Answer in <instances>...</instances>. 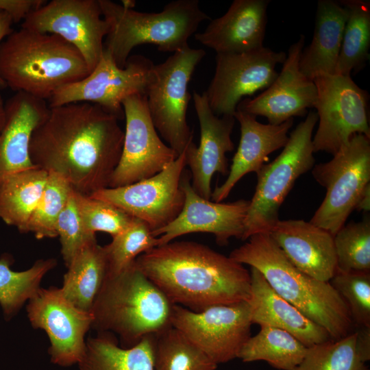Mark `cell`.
<instances>
[{"label": "cell", "mask_w": 370, "mask_h": 370, "mask_svg": "<svg viewBox=\"0 0 370 370\" xmlns=\"http://www.w3.org/2000/svg\"><path fill=\"white\" fill-rule=\"evenodd\" d=\"M118 120L88 102L49 107L31 138L32 162L61 176L82 194L108 188L123 145Z\"/></svg>", "instance_id": "obj_1"}, {"label": "cell", "mask_w": 370, "mask_h": 370, "mask_svg": "<svg viewBox=\"0 0 370 370\" xmlns=\"http://www.w3.org/2000/svg\"><path fill=\"white\" fill-rule=\"evenodd\" d=\"M135 264L171 304L194 312L251 297L250 271L201 243L171 241L140 254Z\"/></svg>", "instance_id": "obj_2"}, {"label": "cell", "mask_w": 370, "mask_h": 370, "mask_svg": "<svg viewBox=\"0 0 370 370\" xmlns=\"http://www.w3.org/2000/svg\"><path fill=\"white\" fill-rule=\"evenodd\" d=\"M256 269L270 286L308 319L323 328L332 339L354 331L345 302L329 282L303 273L287 258L269 232L258 233L229 256Z\"/></svg>", "instance_id": "obj_3"}, {"label": "cell", "mask_w": 370, "mask_h": 370, "mask_svg": "<svg viewBox=\"0 0 370 370\" xmlns=\"http://www.w3.org/2000/svg\"><path fill=\"white\" fill-rule=\"evenodd\" d=\"M89 73L81 53L56 34L21 27L0 44V78L16 92L46 101Z\"/></svg>", "instance_id": "obj_4"}, {"label": "cell", "mask_w": 370, "mask_h": 370, "mask_svg": "<svg viewBox=\"0 0 370 370\" xmlns=\"http://www.w3.org/2000/svg\"><path fill=\"white\" fill-rule=\"evenodd\" d=\"M172 306L134 261L116 274L106 275L92 307L91 328L117 334L121 347H131L171 326Z\"/></svg>", "instance_id": "obj_5"}, {"label": "cell", "mask_w": 370, "mask_h": 370, "mask_svg": "<svg viewBox=\"0 0 370 370\" xmlns=\"http://www.w3.org/2000/svg\"><path fill=\"white\" fill-rule=\"evenodd\" d=\"M99 2L109 27L104 49L121 68L140 45L153 44L162 52L182 49L199 24L210 19L198 0L173 1L160 12H138L110 0Z\"/></svg>", "instance_id": "obj_6"}, {"label": "cell", "mask_w": 370, "mask_h": 370, "mask_svg": "<svg viewBox=\"0 0 370 370\" xmlns=\"http://www.w3.org/2000/svg\"><path fill=\"white\" fill-rule=\"evenodd\" d=\"M317 122L316 112H309L291 132L278 157L256 173L257 184L249 201L242 241L271 231L280 220V208L296 180L314 166L312 140Z\"/></svg>", "instance_id": "obj_7"}, {"label": "cell", "mask_w": 370, "mask_h": 370, "mask_svg": "<svg viewBox=\"0 0 370 370\" xmlns=\"http://www.w3.org/2000/svg\"><path fill=\"white\" fill-rule=\"evenodd\" d=\"M205 55V50L188 45L163 62L154 64L153 79L147 90L153 124L177 156L193 141V133L186 120L191 99L188 86Z\"/></svg>", "instance_id": "obj_8"}, {"label": "cell", "mask_w": 370, "mask_h": 370, "mask_svg": "<svg viewBox=\"0 0 370 370\" xmlns=\"http://www.w3.org/2000/svg\"><path fill=\"white\" fill-rule=\"evenodd\" d=\"M325 197L310 222L334 236L370 184V138L356 134L328 162L312 169Z\"/></svg>", "instance_id": "obj_9"}, {"label": "cell", "mask_w": 370, "mask_h": 370, "mask_svg": "<svg viewBox=\"0 0 370 370\" xmlns=\"http://www.w3.org/2000/svg\"><path fill=\"white\" fill-rule=\"evenodd\" d=\"M154 64L141 55L130 56L119 67L103 49L96 66L84 79L56 90L49 106L88 102L99 106L119 119L124 118L123 101L135 95H145L153 79Z\"/></svg>", "instance_id": "obj_10"}, {"label": "cell", "mask_w": 370, "mask_h": 370, "mask_svg": "<svg viewBox=\"0 0 370 370\" xmlns=\"http://www.w3.org/2000/svg\"><path fill=\"white\" fill-rule=\"evenodd\" d=\"M317 97L319 125L312 138L314 153L332 156L356 134L370 138L367 117L368 94L351 76L325 75L313 79Z\"/></svg>", "instance_id": "obj_11"}, {"label": "cell", "mask_w": 370, "mask_h": 370, "mask_svg": "<svg viewBox=\"0 0 370 370\" xmlns=\"http://www.w3.org/2000/svg\"><path fill=\"white\" fill-rule=\"evenodd\" d=\"M171 323L217 365L238 357L253 324L247 301L214 305L200 312L173 305Z\"/></svg>", "instance_id": "obj_12"}, {"label": "cell", "mask_w": 370, "mask_h": 370, "mask_svg": "<svg viewBox=\"0 0 370 370\" xmlns=\"http://www.w3.org/2000/svg\"><path fill=\"white\" fill-rule=\"evenodd\" d=\"M186 166L184 150L152 177L126 186L105 188L90 196L143 221L153 232L170 223L181 212L184 203L181 180Z\"/></svg>", "instance_id": "obj_13"}, {"label": "cell", "mask_w": 370, "mask_h": 370, "mask_svg": "<svg viewBox=\"0 0 370 370\" xmlns=\"http://www.w3.org/2000/svg\"><path fill=\"white\" fill-rule=\"evenodd\" d=\"M287 54L267 47L241 53H217L214 76L205 93L219 116H234L243 97L267 89L277 77L275 67Z\"/></svg>", "instance_id": "obj_14"}, {"label": "cell", "mask_w": 370, "mask_h": 370, "mask_svg": "<svg viewBox=\"0 0 370 370\" xmlns=\"http://www.w3.org/2000/svg\"><path fill=\"white\" fill-rule=\"evenodd\" d=\"M21 27L59 36L84 57L90 72L99 62L109 27L99 0H52L29 14Z\"/></svg>", "instance_id": "obj_15"}, {"label": "cell", "mask_w": 370, "mask_h": 370, "mask_svg": "<svg viewBox=\"0 0 370 370\" xmlns=\"http://www.w3.org/2000/svg\"><path fill=\"white\" fill-rule=\"evenodd\" d=\"M122 106L125 119L123 145L109 188L152 177L177 158L158 136L149 115L145 95L131 96L123 101Z\"/></svg>", "instance_id": "obj_16"}, {"label": "cell", "mask_w": 370, "mask_h": 370, "mask_svg": "<svg viewBox=\"0 0 370 370\" xmlns=\"http://www.w3.org/2000/svg\"><path fill=\"white\" fill-rule=\"evenodd\" d=\"M28 319L35 329L47 334L48 352L52 363L71 367L81 362L86 352L85 335L91 328L93 316L74 306L60 288H40L29 299Z\"/></svg>", "instance_id": "obj_17"}, {"label": "cell", "mask_w": 370, "mask_h": 370, "mask_svg": "<svg viewBox=\"0 0 370 370\" xmlns=\"http://www.w3.org/2000/svg\"><path fill=\"white\" fill-rule=\"evenodd\" d=\"M181 186L184 194L181 212L170 223L152 232L158 238V246L195 232L213 234L221 246L227 245L232 238L242 240L249 200L222 203L206 199L193 188L186 170L182 175Z\"/></svg>", "instance_id": "obj_18"}, {"label": "cell", "mask_w": 370, "mask_h": 370, "mask_svg": "<svg viewBox=\"0 0 370 370\" xmlns=\"http://www.w3.org/2000/svg\"><path fill=\"white\" fill-rule=\"evenodd\" d=\"M305 36L290 46L282 68L273 82L254 98H245L236 110L251 115L263 116L269 124L280 125L293 116H304L307 109L314 108L317 88L313 81L299 69V59Z\"/></svg>", "instance_id": "obj_19"}, {"label": "cell", "mask_w": 370, "mask_h": 370, "mask_svg": "<svg viewBox=\"0 0 370 370\" xmlns=\"http://www.w3.org/2000/svg\"><path fill=\"white\" fill-rule=\"evenodd\" d=\"M193 98L199 122L200 141L198 147L193 141L188 145L186 162L190 170L193 188L201 197L210 200L213 175L228 173L226 153L234 148L231 135L236 119L234 116H217L204 92L195 91Z\"/></svg>", "instance_id": "obj_20"}, {"label": "cell", "mask_w": 370, "mask_h": 370, "mask_svg": "<svg viewBox=\"0 0 370 370\" xmlns=\"http://www.w3.org/2000/svg\"><path fill=\"white\" fill-rule=\"evenodd\" d=\"M291 262L309 276L330 282L337 271L334 236L301 219L279 220L269 232Z\"/></svg>", "instance_id": "obj_21"}, {"label": "cell", "mask_w": 370, "mask_h": 370, "mask_svg": "<svg viewBox=\"0 0 370 370\" xmlns=\"http://www.w3.org/2000/svg\"><path fill=\"white\" fill-rule=\"evenodd\" d=\"M269 0H234L195 38L217 53H241L263 47Z\"/></svg>", "instance_id": "obj_22"}, {"label": "cell", "mask_w": 370, "mask_h": 370, "mask_svg": "<svg viewBox=\"0 0 370 370\" xmlns=\"http://www.w3.org/2000/svg\"><path fill=\"white\" fill-rule=\"evenodd\" d=\"M234 117L240 125V141L227 177L212 193L211 199L215 202L226 199L243 176L258 173L268 161L269 154L285 146L293 123V119H291L280 125L263 124L255 116L239 110L235 112Z\"/></svg>", "instance_id": "obj_23"}, {"label": "cell", "mask_w": 370, "mask_h": 370, "mask_svg": "<svg viewBox=\"0 0 370 370\" xmlns=\"http://www.w3.org/2000/svg\"><path fill=\"white\" fill-rule=\"evenodd\" d=\"M49 110L47 101L16 92L5 102V120L0 132V182L6 176L35 166L29 156L33 132Z\"/></svg>", "instance_id": "obj_24"}, {"label": "cell", "mask_w": 370, "mask_h": 370, "mask_svg": "<svg viewBox=\"0 0 370 370\" xmlns=\"http://www.w3.org/2000/svg\"><path fill=\"white\" fill-rule=\"evenodd\" d=\"M252 323L288 332L307 347L331 339L328 332L280 296L256 269L251 267Z\"/></svg>", "instance_id": "obj_25"}, {"label": "cell", "mask_w": 370, "mask_h": 370, "mask_svg": "<svg viewBox=\"0 0 370 370\" xmlns=\"http://www.w3.org/2000/svg\"><path fill=\"white\" fill-rule=\"evenodd\" d=\"M347 18V11L338 1L317 2L313 37L299 59V69L309 79L335 74Z\"/></svg>", "instance_id": "obj_26"}, {"label": "cell", "mask_w": 370, "mask_h": 370, "mask_svg": "<svg viewBox=\"0 0 370 370\" xmlns=\"http://www.w3.org/2000/svg\"><path fill=\"white\" fill-rule=\"evenodd\" d=\"M78 366L79 370H154L153 335L125 348L114 334L98 332L86 341L85 354Z\"/></svg>", "instance_id": "obj_27"}, {"label": "cell", "mask_w": 370, "mask_h": 370, "mask_svg": "<svg viewBox=\"0 0 370 370\" xmlns=\"http://www.w3.org/2000/svg\"><path fill=\"white\" fill-rule=\"evenodd\" d=\"M48 173L38 167L10 174L0 182V219L26 233L43 192Z\"/></svg>", "instance_id": "obj_28"}, {"label": "cell", "mask_w": 370, "mask_h": 370, "mask_svg": "<svg viewBox=\"0 0 370 370\" xmlns=\"http://www.w3.org/2000/svg\"><path fill=\"white\" fill-rule=\"evenodd\" d=\"M67 267L61 291L74 306L91 312L107 273L103 247L97 241L88 245L76 254Z\"/></svg>", "instance_id": "obj_29"}, {"label": "cell", "mask_w": 370, "mask_h": 370, "mask_svg": "<svg viewBox=\"0 0 370 370\" xmlns=\"http://www.w3.org/2000/svg\"><path fill=\"white\" fill-rule=\"evenodd\" d=\"M307 349L288 332L262 325L243 345L237 358L244 362L262 360L279 370H292L302 361Z\"/></svg>", "instance_id": "obj_30"}, {"label": "cell", "mask_w": 370, "mask_h": 370, "mask_svg": "<svg viewBox=\"0 0 370 370\" xmlns=\"http://www.w3.org/2000/svg\"><path fill=\"white\" fill-rule=\"evenodd\" d=\"M347 18L335 74L351 76L369 59L370 47V1L341 0Z\"/></svg>", "instance_id": "obj_31"}, {"label": "cell", "mask_w": 370, "mask_h": 370, "mask_svg": "<svg viewBox=\"0 0 370 370\" xmlns=\"http://www.w3.org/2000/svg\"><path fill=\"white\" fill-rule=\"evenodd\" d=\"M12 262L8 254L0 258V306L7 319L38 291L43 277L57 264L53 258L39 260L25 271H15L10 268Z\"/></svg>", "instance_id": "obj_32"}, {"label": "cell", "mask_w": 370, "mask_h": 370, "mask_svg": "<svg viewBox=\"0 0 370 370\" xmlns=\"http://www.w3.org/2000/svg\"><path fill=\"white\" fill-rule=\"evenodd\" d=\"M217 366L172 325L153 335L154 370H216Z\"/></svg>", "instance_id": "obj_33"}, {"label": "cell", "mask_w": 370, "mask_h": 370, "mask_svg": "<svg viewBox=\"0 0 370 370\" xmlns=\"http://www.w3.org/2000/svg\"><path fill=\"white\" fill-rule=\"evenodd\" d=\"M355 340L354 331L308 347L302 361L292 370H369L356 352Z\"/></svg>", "instance_id": "obj_34"}, {"label": "cell", "mask_w": 370, "mask_h": 370, "mask_svg": "<svg viewBox=\"0 0 370 370\" xmlns=\"http://www.w3.org/2000/svg\"><path fill=\"white\" fill-rule=\"evenodd\" d=\"M158 246V238L142 221L134 218L123 232L103 246L107 262L106 275L116 274L131 265L140 254Z\"/></svg>", "instance_id": "obj_35"}, {"label": "cell", "mask_w": 370, "mask_h": 370, "mask_svg": "<svg viewBox=\"0 0 370 370\" xmlns=\"http://www.w3.org/2000/svg\"><path fill=\"white\" fill-rule=\"evenodd\" d=\"M337 271L370 273V221L344 225L334 236Z\"/></svg>", "instance_id": "obj_36"}, {"label": "cell", "mask_w": 370, "mask_h": 370, "mask_svg": "<svg viewBox=\"0 0 370 370\" xmlns=\"http://www.w3.org/2000/svg\"><path fill=\"white\" fill-rule=\"evenodd\" d=\"M73 190L63 177L49 173L41 197L29 220L26 233H33L38 239L56 237L57 220Z\"/></svg>", "instance_id": "obj_37"}, {"label": "cell", "mask_w": 370, "mask_h": 370, "mask_svg": "<svg viewBox=\"0 0 370 370\" xmlns=\"http://www.w3.org/2000/svg\"><path fill=\"white\" fill-rule=\"evenodd\" d=\"M73 196L81 220L93 234L104 232L112 236L125 230L134 218L105 201L73 190Z\"/></svg>", "instance_id": "obj_38"}, {"label": "cell", "mask_w": 370, "mask_h": 370, "mask_svg": "<svg viewBox=\"0 0 370 370\" xmlns=\"http://www.w3.org/2000/svg\"><path fill=\"white\" fill-rule=\"evenodd\" d=\"M345 302L355 326H370V273L336 271L329 282Z\"/></svg>", "instance_id": "obj_39"}, {"label": "cell", "mask_w": 370, "mask_h": 370, "mask_svg": "<svg viewBox=\"0 0 370 370\" xmlns=\"http://www.w3.org/2000/svg\"><path fill=\"white\" fill-rule=\"evenodd\" d=\"M56 232L60 237L61 254L66 267L78 252L97 241L95 234L88 232L81 220L73 190L57 220Z\"/></svg>", "instance_id": "obj_40"}, {"label": "cell", "mask_w": 370, "mask_h": 370, "mask_svg": "<svg viewBox=\"0 0 370 370\" xmlns=\"http://www.w3.org/2000/svg\"><path fill=\"white\" fill-rule=\"evenodd\" d=\"M46 2L44 0H0V10L8 14L13 23H18L24 21Z\"/></svg>", "instance_id": "obj_41"}, {"label": "cell", "mask_w": 370, "mask_h": 370, "mask_svg": "<svg viewBox=\"0 0 370 370\" xmlns=\"http://www.w3.org/2000/svg\"><path fill=\"white\" fill-rule=\"evenodd\" d=\"M355 347L360 359L365 363L370 360V326H355Z\"/></svg>", "instance_id": "obj_42"}, {"label": "cell", "mask_w": 370, "mask_h": 370, "mask_svg": "<svg viewBox=\"0 0 370 370\" xmlns=\"http://www.w3.org/2000/svg\"><path fill=\"white\" fill-rule=\"evenodd\" d=\"M13 21L6 13L0 10V44L12 31ZM6 87L4 82L0 78V88Z\"/></svg>", "instance_id": "obj_43"}, {"label": "cell", "mask_w": 370, "mask_h": 370, "mask_svg": "<svg viewBox=\"0 0 370 370\" xmlns=\"http://www.w3.org/2000/svg\"><path fill=\"white\" fill-rule=\"evenodd\" d=\"M355 210L363 212L370 210V184L365 188L360 197Z\"/></svg>", "instance_id": "obj_44"}, {"label": "cell", "mask_w": 370, "mask_h": 370, "mask_svg": "<svg viewBox=\"0 0 370 370\" xmlns=\"http://www.w3.org/2000/svg\"><path fill=\"white\" fill-rule=\"evenodd\" d=\"M5 120V103H4L0 92V132L2 130Z\"/></svg>", "instance_id": "obj_45"}, {"label": "cell", "mask_w": 370, "mask_h": 370, "mask_svg": "<svg viewBox=\"0 0 370 370\" xmlns=\"http://www.w3.org/2000/svg\"><path fill=\"white\" fill-rule=\"evenodd\" d=\"M122 5L126 8H134L135 6V1L132 0L122 1Z\"/></svg>", "instance_id": "obj_46"}]
</instances>
